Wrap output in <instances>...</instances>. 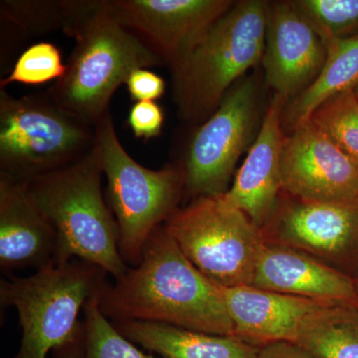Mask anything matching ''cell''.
<instances>
[{
  "instance_id": "6da1fadb",
  "label": "cell",
  "mask_w": 358,
  "mask_h": 358,
  "mask_svg": "<svg viewBox=\"0 0 358 358\" xmlns=\"http://www.w3.org/2000/svg\"><path fill=\"white\" fill-rule=\"evenodd\" d=\"M99 307L115 324L159 322L234 336L223 289L194 267L164 225L148 240L140 264L106 285Z\"/></svg>"
},
{
  "instance_id": "7a4b0ae2",
  "label": "cell",
  "mask_w": 358,
  "mask_h": 358,
  "mask_svg": "<svg viewBox=\"0 0 358 358\" xmlns=\"http://www.w3.org/2000/svg\"><path fill=\"white\" fill-rule=\"evenodd\" d=\"M96 145L79 162L33 179L28 192L58 239L57 264L84 261L115 280L129 270L120 251L119 226L102 190Z\"/></svg>"
},
{
  "instance_id": "3957f363",
  "label": "cell",
  "mask_w": 358,
  "mask_h": 358,
  "mask_svg": "<svg viewBox=\"0 0 358 358\" xmlns=\"http://www.w3.org/2000/svg\"><path fill=\"white\" fill-rule=\"evenodd\" d=\"M268 10L262 0L234 2L171 68L182 119L206 121L235 82L262 61Z\"/></svg>"
},
{
  "instance_id": "277c9868",
  "label": "cell",
  "mask_w": 358,
  "mask_h": 358,
  "mask_svg": "<svg viewBox=\"0 0 358 358\" xmlns=\"http://www.w3.org/2000/svg\"><path fill=\"white\" fill-rule=\"evenodd\" d=\"M107 273L84 261L56 264L24 278L0 282L2 306L17 310L22 338L17 358H83L84 324L79 315L105 288Z\"/></svg>"
},
{
  "instance_id": "5b68a950",
  "label": "cell",
  "mask_w": 358,
  "mask_h": 358,
  "mask_svg": "<svg viewBox=\"0 0 358 358\" xmlns=\"http://www.w3.org/2000/svg\"><path fill=\"white\" fill-rule=\"evenodd\" d=\"M75 46L64 76L47 90L58 105L96 126L134 70L164 65L159 54L122 24L100 0L70 33Z\"/></svg>"
},
{
  "instance_id": "8992f818",
  "label": "cell",
  "mask_w": 358,
  "mask_h": 358,
  "mask_svg": "<svg viewBox=\"0 0 358 358\" xmlns=\"http://www.w3.org/2000/svg\"><path fill=\"white\" fill-rule=\"evenodd\" d=\"M96 127L48 94L0 91V176L29 183L79 162L96 147Z\"/></svg>"
},
{
  "instance_id": "52a82bcc",
  "label": "cell",
  "mask_w": 358,
  "mask_h": 358,
  "mask_svg": "<svg viewBox=\"0 0 358 358\" xmlns=\"http://www.w3.org/2000/svg\"><path fill=\"white\" fill-rule=\"evenodd\" d=\"M96 150L107 178V200L120 232L124 262L140 264L148 240L178 208L185 193L180 166L147 169L127 152L110 113L96 124Z\"/></svg>"
},
{
  "instance_id": "ba28073f",
  "label": "cell",
  "mask_w": 358,
  "mask_h": 358,
  "mask_svg": "<svg viewBox=\"0 0 358 358\" xmlns=\"http://www.w3.org/2000/svg\"><path fill=\"white\" fill-rule=\"evenodd\" d=\"M186 258L221 288L251 286L265 244L262 230L220 196H200L164 222Z\"/></svg>"
},
{
  "instance_id": "9c48e42d",
  "label": "cell",
  "mask_w": 358,
  "mask_h": 358,
  "mask_svg": "<svg viewBox=\"0 0 358 358\" xmlns=\"http://www.w3.org/2000/svg\"><path fill=\"white\" fill-rule=\"evenodd\" d=\"M257 121L253 80L233 85L222 102L192 134L181 169L193 199L220 196L229 189L238 159L248 147Z\"/></svg>"
},
{
  "instance_id": "30bf717a",
  "label": "cell",
  "mask_w": 358,
  "mask_h": 358,
  "mask_svg": "<svg viewBox=\"0 0 358 358\" xmlns=\"http://www.w3.org/2000/svg\"><path fill=\"white\" fill-rule=\"evenodd\" d=\"M262 232L266 241L299 250L355 279L358 275V202L307 201L282 192Z\"/></svg>"
},
{
  "instance_id": "8fae6325",
  "label": "cell",
  "mask_w": 358,
  "mask_h": 358,
  "mask_svg": "<svg viewBox=\"0 0 358 358\" xmlns=\"http://www.w3.org/2000/svg\"><path fill=\"white\" fill-rule=\"evenodd\" d=\"M281 176L282 192L296 199L358 202V167L312 119L285 138Z\"/></svg>"
},
{
  "instance_id": "7c38bea8",
  "label": "cell",
  "mask_w": 358,
  "mask_h": 358,
  "mask_svg": "<svg viewBox=\"0 0 358 358\" xmlns=\"http://www.w3.org/2000/svg\"><path fill=\"white\" fill-rule=\"evenodd\" d=\"M235 1L230 0H108L110 10L173 67Z\"/></svg>"
},
{
  "instance_id": "4fadbf2b",
  "label": "cell",
  "mask_w": 358,
  "mask_h": 358,
  "mask_svg": "<svg viewBox=\"0 0 358 358\" xmlns=\"http://www.w3.org/2000/svg\"><path fill=\"white\" fill-rule=\"evenodd\" d=\"M327 47L291 1L268 3L262 62L266 82L275 94L296 98L319 76Z\"/></svg>"
},
{
  "instance_id": "5bb4252c",
  "label": "cell",
  "mask_w": 358,
  "mask_h": 358,
  "mask_svg": "<svg viewBox=\"0 0 358 358\" xmlns=\"http://www.w3.org/2000/svg\"><path fill=\"white\" fill-rule=\"evenodd\" d=\"M288 100L275 94L267 113L224 199L244 212L257 227L263 230L274 215L282 192L281 155L286 134L282 115Z\"/></svg>"
},
{
  "instance_id": "9a60e30c",
  "label": "cell",
  "mask_w": 358,
  "mask_h": 358,
  "mask_svg": "<svg viewBox=\"0 0 358 358\" xmlns=\"http://www.w3.org/2000/svg\"><path fill=\"white\" fill-rule=\"evenodd\" d=\"M222 289L233 336L258 348L280 341L294 343L310 320L327 308L341 305L253 286Z\"/></svg>"
},
{
  "instance_id": "2e32d148",
  "label": "cell",
  "mask_w": 358,
  "mask_h": 358,
  "mask_svg": "<svg viewBox=\"0 0 358 358\" xmlns=\"http://www.w3.org/2000/svg\"><path fill=\"white\" fill-rule=\"evenodd\" d=\"M251 286L308 300L358 303L355 278L299 250L266 240Z\"/></svg>"
},
{
  "instance_id": "e0dca14e",
  "label": "cell",
  "mask_w": 358,
  "mask_h": 358,
  "mask_svg": "<svg viewBox=\"0 0 358 358\" xmlns=\"http://www.w3.org/2000/svg\"><path fill=\"white\" fill-rule=\"evenodd\" d=\"M58 239L28 192L27 183L0 176V267L4 271L57 264Z\"/></svg>"
},
{
  "instance_id": "ac0fdd59",
  "label": "cell",
  "mask_w": 358,
  "mask_h": 358,
  "mask_svg": "<svg viewBox=\"0 0 358 358\" xmlns=\"http://www.w3.org/2000/svg\"><path fill=\"white\" fill-rule=\"evenodd\" d=\"M117 331L164 358H256L259 348L232 336H217L150 322H117Z\"/></svg>"
},
{
  "instance_id": "d6986e66",
  "label": "cell",
  "mask_w": 358,
  "mask_h": 358,
  "mask_svg": "<svg viewBox=\"0 0 358 358\" xmlns=\"http://www.w3.org/2000/svg\"><path fill=\"white\" fill-rule=\"evenodd\" d=\"M324 44L326 62L319 76L285 108L282 127L289 131L308 121L329 99L357 88L358 33L345 38L327 40Z\"/></svg>"
},
{
  "instance_id": "ffe728a7",
  "label": "cell",
  "mask_w": 358,
  "mask_h": 358,
  "mask_svg": "<svg viewBox=\"0 0 358 358\" xmlns=\"http://www.w3.org/2000/svg\"><path fill=\"white\" fill-rule=\"evenodd\" d=\"M98 0L72 1L0 2L1 23L15 28L21 35L43 34L61 30L67 36L87 14L95 8Z\"/></svg>"
},
{
  "instance_id": "44dd1931",
  "label": "cell",
  "mask_w": 358,
  "mask_h": 358,
  "mask_svg": "<svg viewBox=\"0 0 358 358\" xmlns=\"http://www.w3.org/2000/svg\"><path fill=\"white\" fill-rule=\"evenodd\" d=\"M294 343L317 358H358V303L327 308L308 322Z\"/></svg>"
},
{
  "instance_id": "7402d4cb",
  "label": "cell",
  "mask_w": 358,
  "mask_h": 358,
  "mask_svg": "<svg viewBox=\"0 0 358 358\" xmlns=\"http://www.w3.org/2000/svg\"><path fill=\"white\" fill-rule=\"evenodd\" d=\"M99 294L90 299L84 308L83 358H157L143 352L117 331L100 310Z\"/></svg>"
},
{
  "instance_id": "603a6c76",
  "label": "cell",
  "mask_w": 358,
  "mask_h": 358,
  "mask_svg": "<svg viewBox=\"0 0 358 358\" xmlns=\"http://www.w3.org/2000/svg\"><path fill=\"white\" fill-rule=\"evenodd\" d=\"M310 119L358 167V100L353 91L329 99Z\"/></svg>"
},
{
  "instance_id": "cb8c5ba5",
  "label": "cell",
  "mask_w": 358,
  "mask_h": 358,
  "mask_svg": "<svg viewBox=\"0 0 358 358\" xmlns=\"http://www.w3.org/2000/svg\"><path fill=\"white\" fill-rule=\"evenodd\" d=\"M299 14L322 41L358 33V0H296Z\"/></svg>"
},
{
  "instance_id": "d4e9b609",
  "label": "cell",
  "mask_w": 358,
  "mask_h": 358,
  "mask_svg": "<svg viewBox=\"0 0 358 358\" xmlns=\"http://www.w3.org/2000/svg\"><path fill=\"white\" fill-rule=\"evenodd\" d=\"M66 64L58 47L49 42H39L28 47L14 63L9 75L0 80L1 89L7 85L20 83L42 85L64 76Z\"/></svg>"
},
{
  "instance_id": "484cf974",
  "label": "cell",
  "mask_w": 358,
  "mask_h": 358,
  "mask_svg": "<svg viewBox=\"0 0 358 358\" xmlns=\"http://www.w3.org/2000/svg\"><path fill=\"white\" fill-rule=\"evenodd\" d=\"M128 124L136 138H157L164 128V110L157 102H136L129 110Z\"/></svg>"
},
{
  "instance_id": "4316f807",
  "label": "cell",
  "mask_w": 358,
  "mask_h": 358,
  "mask_svg": "<svg viewBox=\"0 0 358 358\" xmlns=\"http://www.w3.org/2000/svg\"><path fill=\"white\" fill-rule=\"evenodd\" d=\"M126 85L131 100L136 102H157L166 92L164 80L148 69L134 70Z\"/></svg>"
},
{
  "instance_id": "83f0119b",
  "label": "cell",
  "mask_w": 358,
  "mask_h": 358,
  "mask_svg": "<svg viewBox=\"0 0 358 358\" xmlns=\"http://www.w3.org/2000/svg\"><path fill=\"white\" fill-rule=\"evenodd\" d=\"M256 358H317L303 346L291 341H280L259 348Z\"/></svg>"
},
{
  "instance_id": "f1b7e54d",
  "label": "cell",
  "mask_w": 358,
  "mask_h": 358,
  "mask_svg": "<svg viewBox=\"0 0 358 358\" xmlns=\"http://www.w3.org/2000/svg\"><path fill=\"white\" fill-rule=\"evenodd\" d=\"M353 93H355V95L357 96V100H358V85L357 86V88L353 90Z\"/></svg>"
},
{
  "instance_id": "f546056e",
  "label": "cell",
  "mask_w": 358,
  "mask_h": 358,
  "mask_svg": "<svg viewBox=\"0 0 358 358\" xmlns=\"http://www.w3.org/2000/svg\"><path fill=\"white\" fill-rule=\"evenodd\" d=\"M355 282H357V294H358V275L357 278H355Z\"/></svg>"
}]
</instances>
